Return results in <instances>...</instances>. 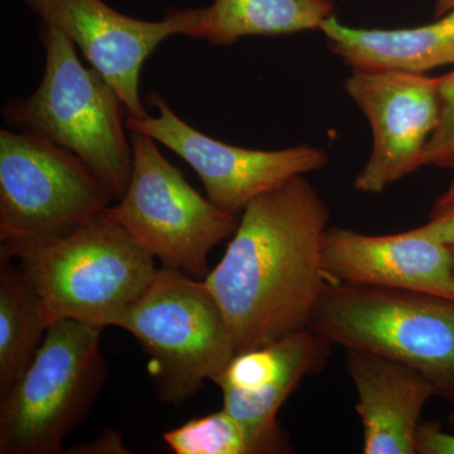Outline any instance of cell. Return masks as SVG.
<instances>
[{"label":"cell","mask_w":454,"mask_h":454,"mask_svg":"<svg viewBox=\"0 0 454 454\" xmlns=\"http://www.w3.org/2000/svg\"><path fill=\"white\" fill-rule=\"evenodd\" d=\"M331 214L295 176L253 200L219 264L205 278L236 354L309 330L327 280L322 243Z\"/></svg>","instance_id":"obj_1"},{"label":"cell","mask_w":454,"mask_h":454,"mask_svg":"<svg viewBox=\"0 0 454 454\" xmlns=\"http://www.w3.org/2000/svg\"><path fill=\"white\" fill-rule=\"evenodd\" d=\"M40 40L46 56L40 86L29 97L8 101L3 119L11 129L67 149L121 199L133 170L127 107L95 68L82 65L64 33L42 23Z\"/></svg>","instance_id":"obj_2"},{"label":"cell","mask_w":454,"mask_h":454,"mask_svg":"<svg viewBox=\"0 0 454 454\" xmlns=\"http://www.w3.org/2000/svg\"><path fill=\"white\" fill-rule=\"evenodd\" d=\"M23 274L50 325L71 319L106 328L145 294L160 268L106 212L43 243L20 247Z\"/></svg>","instance_id":"obj_3"},{"label":"cell","mask_w":454,"mask_h":454,"mask_svg":"<svg viewBox=\"0 0 454 454\" xmlns=\"http://www.w3.org/2000/svg\"><path fill=\"white\" fill-rule=\"evenodd\" d=\"M309 330L330 345L399 361L454 402V301L427 293L327 283Z\"/></svg>","instance_id":"obj_4"},{"label":"cell","mask_w":454,"mask_h":454,"mask_svg":"<svg viewBox=\"0 0 454 454\" xmlns=\"http://www.w3.org/2000/svg\"><path fill=\"white\" fill-rule=\"evenodd\" d=\"M104 328L64 319L46 336L16 384L0 396V454L65 453L107 378Z\"/></svg>","instance_id":"obj_5"},{"label":"cell","mask_w":454,"mask_h":454,"mask_svg":"<svg viewBox=\"0 0 454 454\" xmlns=\"http://www.w3.org/2000/svg\"><path fill=\"white\" fill-rule=\"evenodd\" d=\"M148 356L158 399L179 406L214 380L236 352L205 280L160 267L145 294L116 322Z\"/></svg>","instance_id":"obj_6"},{"label":"cell","mask_w":454,"mask_h":454,"mask_svg":"<svg viewBox=\"0 0 454 454\" xmlns=\"http://www.w3.org/2000/svg\"><path fill=\"white\" fill-rule=\"evenodd\" d=\"M114 197L67 149L38 134L0 130V259L104 214Z\"/></svg>","instance_id":"obj_7"},{"label":"cell","mask_w":454,"mask_h":454,"mask_svg":"<svg viewBox=\"0 0 454 454\" xmlns=\"http://www.w3.org/2000/svg\"><path fill=\"white\" fill-rule=\"evenodd\" d=\"M133 170L106 215L163 267L205 279L215 247L231 238L240 217L221 210L188 184L152 137L130 131Z\"/></svg>","instance_id":"obj_8"},{"label":"cell","mask_w":454,"mask_h":454,"mask_svg":"<svg viewBox=\"0 0 454 454\" xmlns=\"http://www.w3.org/2000/svg\"><path fill=\"white\" fill-rule=\"evenodd\" d=\"M148 100L158 116H127L128 129L145 133L175 152L201 179L207 199L236 216L256 197L328 163L325 151L307 145L279 151L227 145L182 121L160 92L152 91Z\"/></svg>","instance_id":"obj_9"},{"label":"cell","mask_w":454,"mask_h":454,"mask_svg":"<svg viewBox=\"0 0 454 454\" xmlns=\"http://www.w3.org/2000/svg\"><path fill=\"white\" fill-rule=\"evenodd\" d=\"M41 22L64 33L92 68L121 98L128 116H148L140 98V73L149 56L172 35L200 38L201 9H169L162 20H136L103 0H23Z\"/></svg>","instance_id":"obj_10"},{"label":"cell","mask_w":454,"mask_h":454,"mask_svg":"<svg viewBox=\"0 0 454 454\" xmlns=\"http://www.w3.org/2000/svg\"><path fill=\"white\" fill-rule=\"evenodd\" d=\"M346 91L372 125V155L355 179L357 192L378 195L422 167L437 122V77L403 71L352 70Z\"/></svg>","instance_id":"obj_11"},{"label":"cell","mask_w":454,"mask_h":454,"mask_svg":"<svg viewBox=\"0 0 454 454\" xmlns=\"http://www.w3.org/2000/svg\"><path fill=\"white\" fill-rule=\"evenodd\" d=\"M328 354L330 343L304 330L236 354L212 380L223 391V411L243 427L255 454L292 452L278 413L301 381L322 369Z\"/></svg>","instance_id":"obj_12"},{"label":"cell","mask_w":454,"mask_h":454,"mask_svg":"<svg viewBox=\"0 0 454 454\" xmlns=\"http://www.w3.org/2000/svg\"><path fill=\"white\" fill-rule=\"evenodd\" d=\"M322 265L327 283L404 289L454 301L452 249L414 229L395 235H366L328 227Z\"/></svg>","instance_id":"obj_13"},{"label":"cell","mask_w":454,"mask_h":454,"mask_svg":"<svg viewBox=\"0 0 454 454\" xmlns=\"http://www.w3.org/2000/svg\"><path fill=\"white\" fill-rule=\"evenodd\" d=\"M346 369L357 393L364 454H417L424 406L437 395L413 367L361 349H346Z\"/></svg>","instance_id":"obj_14"},{"label":"cell","mask_w":454,"mask_h":454,"mask_svg":"<svg viewBox=\"0 0 454 454\" xmlns=\"http://www.w3.org/2000/svg\"><path fill=\"white\" fill-rule=\"evenodd\" d=\"M319 31L352 70L424 74L454 64V11L430 25L402 29L354 28L333 16Z\"/></svg>","instance_id":"obj_15"},{"label":"cell","mask_w":454,"mask_h":454,"mask_svg":"<svg viewBox=\"0 0 454 454\" xmlns=\"http://www.w3.org/2000/svg\"><path fill=\"white\" fill-rule=\"evenodd\" d=\"M333 0H215L202 8L200 38L230 46L249 35L312 31L333 17Z\"/></svg>","instance_id":"obj_16"},{"label":"cell","mask_w":454,"mask_h":454,"mask_svg":"<svg viewBox=\"0 0 454 454\" xmlns=\"http://www.w3.org/2000/svg\"><path fill=\"white\" fill-rule=\"evenodd\" d=\"M49 327L40 298L22 268L0 259V396L25 372Z\"/></svg>","instance_id":"obj_17"},{"label":"cell","mask_w":454,"mask_h":454,"mask_svg":"<svg viewBox=\"0 0 454 454\" xmlns=\"http://www.w3.org/2000/svg\"><path fill=\"white\" fill-rule=\"evenodd\" d=\"M163 441L176 454H255L243 427L223 409L164 433Z\"/></svg>","instance_id":"obj_18"},{"label":"cell","mask_w":454,"mask_h":454,"mask_svg":"<svg viewBox=\"0 0 454 454\" xmlns=\"http://www.w3.org/2000/svg\"><path fill=\"white\" fill-rule=\"evenodd\" d=\"M438 114L422 157V167L454 169V70L437 77Z\"/></svg>","instance_id":"obj_19"},{"label":"cell","mask_w":454,"mask_h":454,"mask_svg":"<svg viewBox=\"0 0 454 454\" xmlns=\"http://www.w3.org/2000/svg\"><path fill=\"white\" fill-rule=\"evenodd\" d=\"M414 230L439 243L454 247V181L433 206L428 223Z\"/></svg>","instance_id":"obj_20"},{"label":"cell","mask_w":454,"mask_h":454,"mask_svg":"<svg viewBox=\"0 0 454 454\" xmlns=\"http://www.w3.org/2000/svg\"><path fill=\"white\" fill-rule=\"evenodd\" d=\"M417 454H454V434L444 432L437 422L420 424Z\"/></svg>","instance_id":"obj_21"},{"label":"cell","mask_w":454,"mask_h":454,"mask_svg":"<svg viewBox=\"0 0 454 454\" xmlns=\"http://www.w3.org/2000/svg\"><path fill=\"white\" fill-rule=\"evenodd\" d=\"M73 453H129L124 444H122L121 434L115 430H104L103 434L89 444L74 447ZM70 452V453H71Z\"/></svg>","instance_id":"obj_22"},{"label":"cell","mask_w":454,"mask_h":454,"mask_svg":"<svg viewBox=\"0 0 454 454\" xmlns=\"http://www.w3.org/2000/svg\"><path fill=\"white\" fill-rule=\"evenodd\" d=\"M435 17L446 16L454 11V0H435Z\"/></svg>","instance_id":"obj_23"},{"label":"cell","mask_w":454,"mask_h":454,"mask_svg":"<svg viewBox=\"0 0 454 454\" xmlns=\"http://www.w3.org/2000/svg\"><path fill=\"white\" fill-rule=\"evenodd\" d=\"M448 422H450V424H453V426H454V411H452V413L448 415Z\"/></svg>","instance_id":"obj_24"},{"label":"cell","mask_w":454,"mask_h":454,"mask_svg":"<svg viewBox=\"0 0 454 454\" xmlns=\"http://www.w3.org/2000/svg\"><path fill=\"white\" fill-rule=\"evenodd\" d=\"M450 249H452L453 258H454V247H450Z\"/></svg>","instance_id":"obj_25"}]
</instances>
